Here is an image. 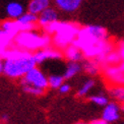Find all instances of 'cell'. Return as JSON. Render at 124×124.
I'll use <instances>...</instances> for the list:
<instances>
[{"label": "cell", "mask_w": 124, "mask_h": 124, "mask_svg": "<svg viewBox=\"0 0 124 124\" xmlns=\"http://www.w3.org/2000/svg\"><path fill=\"white\" fill-rule=\"evenodd\" d=\"M82 70V65L81 62H73V61H68L65 65V68L63 71V77L65 80H69L71 78L75 77L77 74H79Z\"/></svg>", "instance_id": "14"}, {"label": "cell", "mask_w": 124, "mask_h": 124, "mask_svg": "<svg viewBox=\"0 0 124 124\" xmlns=\"http://www.w3.org/2000/svg\"><path fill=\"white\" fill-rule=\"evenodd\" d=\"M120 55H121V57H122V59H124V43L122 44V46H121V48H120Z\"/></svg>", "instance_id": "25"}, {"label": "cell", "mask_w": 124, "mask_h": 124, "mask_svg": "<svg viewBox=\"0 0 124 124\" xmlns=\"http://www.w3.org/2000/svg\"><path fill=\"white\" fill-rule=\"evenodd\" d=\"M64 57L68 61H73V62H82L85 59V55L78 46L75 44H71L64 48L63 52Z\"/></svg>", "instance_id": "12"}, {"label": "cell", "mask_w": 124, "mask_h": 124, "mask_svg": "<svg viewBox=\"0 0 124 124\" xmlns=\"http://www.w3.org/2000/svg\"><path fill=\"white\" fill-rule=\"evenodd\" d=\"M121 109L123 110V112H124V102L122 103V107H121Z\"/></svg>", "instance_id": "28"}, {"label": "cell", "mask_w": 124, "mask_h": 124, "mask_svg": "<svg viewBox=\"0 0 124 124\" xmlns=\"http://www.w3.org/2000/svg\"><path fill=\"white\" fill-rule=\"evenodd\" d=\"M85 0H52L54 6L60 12L71 14L79 9Z\"/></svg>", "instance_id": "10"}, {"label": "cell", "mask_w": 124, "mask_h": 124, "mask_svg": "<svg viewBox=\"0 0 124 124\" xmlns=\"http://www.w3.org/2000/svg\"><path fill=\"white\" fill-rule=\"evenodd\" d=\"M19 85H20V86H22V90L24 93L31 95V96L40 97V96H43L45 94V92H46V90L39 89V87H36V86L30 85H25V84H19Z\"/></svg>", "instance_id": "21"}, {"label": "cell", "mask_w": 124, "mask_h": 124, "mask_svg": "<svg viewBox=\"0 0 124 124\" xmlns=\"http://www.w3.org/2000/svg\"><path fill=\"white\" fill-rule=\"evenodd\" d=\"M121 113V107L117 102H109L108 104L103 107L102 111V119L108 123H114L119 120Z\"/></svg>", "instance_id": "8"}, {"label": "cell", "mask_w": 124, "mask_h": 124, "mask_svg": "<svg viewBox=\"0 0 124 124\" xmlns=\"http://www.w3.org/2000/svg\"><path fill=\"white\" fill-rule=\"evenodd\" d=\"M74 124H87L86 122H82V121H79V122H76V123H74Z\"/></svg>", "instance_id": "27"}, {"label": "cell", "mask_w": 124, "mask_h": 124, "mask_svg": "<svg viewBox=\"0 0 124 124\" xmlns=\"http://www.w3.org/2000/svg\"><path fill=\"white\" fill-rule=\"evenodd\" d=\"M52 4V0H30L27 5V11L39 15Z\"/></svg>", "instance_id": "13"}, {"label": "cell", "mask_w": 124, "mask_h": 124, "mask_svg": "<svg viewBox=\"0 0 124 124\" xmlns=\"http://www.w3.org/2000/svg\"><path fill=\"white\" fill-rule=\"evenodd\" d=\"M89 100L91 103H93L94 105L98 107H105L108 103H109V98L107 96L103 95V94H97V95H93L89 98Z\"/></svg>", "instance_id": "20"}, {"label": "cell", "mask_w": 124, "mask_h": 124, "mask_svg": "<svg viewBox=\"0 0 124 124\" xmlns=\"http://www.w3.org/2000/svg\"><path fill=\"white\" fill-rule=\"evenodd\" d=\"M57 22H59V10L55 6L46 8L38 15V25L44 30Z\"/></svg>", "instance_id": "7"}, {"label": "cell", "mask_w": 124, "mask_h": 124, "mask_svg": "<svg viewBox=\"0 0 124 124\" xmlns=\"http://www.w3.org/2000/svg\"><path fill=\"white\" fill-rule=\"evenodd\" d=\"M25 11H27V7L20 1H18V0L8 1L6 3V5L4 6V12L8 19L16 20L18 17L22 16Z\"/></svg>", "instance_id": "9"}, {"label": "cell", "mask_w": 124, "mask_h": 124, "mask_svg": "<svg viewBox=\"0 0 124 124\" xmlns=\"http://www.w3.org/2000/svg\"><path fill=\"white\" fill-rule=\"evenodd\" d=\"M3 73V59L0 58V74Z\"/></svg>", "instance_id": "24"}, {"label": "cell", "mask_w": 124, "mask_h": 124, "mask_svg": "<svg viewBox=\"0 0 124 124\" xmlns=\"http://www.w3.org/2000/svg\"><path fill=\"white\" fill-rule=\"evenodd\" d=\"M123 124H124V123H123Z\"/></svg>", "instance_id": "30"}, {"label": "cell", "mask_w": 124, "mask_h": 124, "mask_svg": "<svg viewBox=\"0 0 124 124\" xmlns=\"http://www.w3.org/2000/svg\"><path fill=\"white\" fill-rule=\"evenodd\" d=\"M45 31L49 35L53 34L55 43L57 44L58 47L64 49L75 41L79 30H76L73 24L57 22L50 25Z\"/></svg>", "instance_id": "4"}, {"label": "cell", "mask_w": 124, "mask_h": 124, "mask_svg": "<svg viewBox=\"0 0 124 124\" xmlns=\"http://www.w3.org/2000/svg\"><path fill=\"white\" fill-rule=\"evenodd\" d=\"M108 33L101 25H87L80 29L74 44L84 51L85 57H95L105 50Z\"/></svg>", "instance_id": "1"}, {"label": "cell", "mask_w": 124, "mask_h": 124, "mask_svg": "<svg viewBox=\"0 0 124 124\" xmlns=\"http://www.w3.org/2000/svg\"><path fill=\"white\" fill-rule=\"evenodd\" d=\"M87 124H109V123L106 122L105 120H103L101 118V119H97V120H94V121H91Z\"/></svg>", "instance_id": "23"}, {"label": "cell", "mask_w": 124, "mask_h": 124, "mask_svg": "<svg viewBox=\"0 0 124 124\" xmlns=\"http://www.w3.org/2000/svg\"><path fill=\"white\" fill-rule=\"evenodd\" d=\"M82 65V70H84L85 73L90 74L91 76L97 75L100 71V65L99 62L95 59H91V58H85L84 61L81 62Z\"/></svg>", "instance_id": "16"}, {"label": "cell", "mask_w": 124, "mask_h": 124, "mask_svg": "<svg viewBox=\"0 0 124 124\" xmlns=\"http://www.w3.org/2000/svg\"><path fill=\"white\" fill-rule=\"evenodd\" d=\"M33 56L37 65L43 64L50 60H60L64 57L63 52L61 50L57 48H50L49 46L35 51L33 53Z\"/></svg>", "instance_id": "6"}, {"label": "cell", "mask_w": 124, "mask_h": 124, "mask_svg": "<svg viewBox=\"0 0 124 124\" xmlns=\"http://www.w3.org/2000/svg\"><path fill=\"white\" fill-rule=\"evenodd\" d=\"M63 74L60 73H51L48 75V84L49 87L52 90H58V87L64 82Z\"/></svg>", "instance_id": "18"}, {"label": "cell", "mask_w": 124, "mask_h": 124, "mask_svg": "<svg viewBox=\"0 0 124 124\" xmlns=\"http://www.w3.org/2000/svg\"><path fill=\"white\" fill-rule=\"evenodd\" d=\"M109 96L115 102L123 103L124 102V86L116 85V86L111 87L109 91Z\"/></svg>", "instance_id": "19"}, {"label": "cell", "mask_w": 124, "mask_h": 124, "mask_svg": "<svg viewBox=\"0 0 124 124\" xmlns=\"http://www.w3.org/2000/svg\"><path fill=\"white\" fill-rule=\"evenodd\" d=\"M58 93L61 95H66V94H68V93L71 91V85L68 84V82H63L59 87H58Z\"/></svg>", "instance_id": "22"}, {"label": "cell", "mask_w": 124, "mask_h": 124, "mask_svg": "<svg viewBox=\"0 0 124 124\" xmlns=\"http://www.w3.org/2000/svg\"><path fill=\"white\" fill-rule=\"evenodd\" d=\"M8 119H9V117H8V115H6V114H3V115L1 116V120L4 121V122H6Z\"/></svg>", "instance_id": "26"}, {"label": "cell", "mask_w": 124, "mask_h": 124, "mask_svg": "<svg viewBox=\"0 0 124 124\" xmlns=\"http://www.w3.org/2000/svg\"><path fill=\"white\" fill-rule=\"evenodd\" d=\"M18 32L19 29L15 20L7 18L0 23V34L2 36H15Z\"/></svg>", "instance_id": "15"}, {"label": "cell", "mask_w": 124, "mask_h": 124, "mask_svg": "<svg viewBox=\"0 0 124 124\" xmlns=\"http://www.w3.org/2000/svg\"><path fill=\"white\" fill-rule=\"evenodd\" d=\"M0 124H1V123H0Z\"/></svg>", "instance_id": "29"}, {"label": "cell", "mask_w": 124, "mask_h": 124, "mask_svg": "<svg viewBox=\"0 0 124 124\" xmlns=\"http://www.w3.org/2000/svg\"><path fill=\"white\" fill-rule=\"evenodd\" d=\"M47 34L48 33L37 32L35 29L19 31L15 35V44L23 51L27 52L33 51L34 53L35 51L49 46L51 39Z\"/></svg>", "instance_id": "3"}, {"label": "cell", "mask_w": 124, "mask_h": 124, "mask_svg": "<svg viewBox=\"0 0 124 124\" xmlns=\"http://www.w3.org/2000/svg\"><path fill=\"white\" fill-rule=\"evenodd\" d=\"M95 85H96V81L93 78H89V79L85 80L80 85V86L78 87V90H77V92H76L77 97L84 98V97L87 96L91 93V91L95 87Z\"/></svg>", "instance_id": "17"}, {"label": "cell", "mask_w": 124, "mask_h": 124, "mask_svg": "<svg viewBox=\"0 0 124 124\" xmlns=\"http://www.w3.org/2000/svg\"><path fill=\"white\" fill-rule=\"evenodd\" d=\"M19 84L30 85L43 90H47L49 87L48 75L38 66L34 67L29 72H27L25 75L19 79Z\"/></svg>", "instance_id": "5"}, {"label": "cell", "mask_w": 124, "mask_h": 124, "mask_svg": "<svg viewBox=\"0 0 124 124\" xmlns=\"http://www.w3.org/2000/svg\"><path fill=\"white\" fill-rule=\"evenodd\" d=\"M36 66L38 65L33 53L23 50L12 51L3 58V74L12 79H20Z\"/></svg>", "instance_id": "2"}, {"label": "cell", "mask_w": 124, "mask_h": 124, "mask_svg": "<svg viewBox=\"0 0 124 124\" xmlns=\"http://www.w3.org/2000/svg\"><path fill=\"white\" fill-rule=\"evenodd\" d=\"M19 31H27L35 29L36 24H38V15L32 12L25 11L22 16L18 17L16 20Z\"/></svg>", "instance_id": "11"}]
</instances>
